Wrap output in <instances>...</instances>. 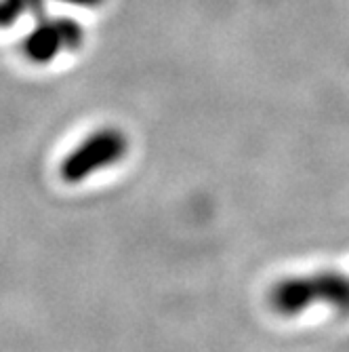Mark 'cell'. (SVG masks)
Wrapping results in <instances>:
<instances>
[{"mask_svg":"<svg viewBox=\"0 0 349 352\" xmlns=\"http://www.w3.org/2000/svg\"><path fill=\"white\" fill-rule=\"evenodd\" d=\"M129 152V138L116 126H106L82 140L59 165V175L66 184H80L101 169H108Z\"/></svg>","mask_w":349,"mask_h":352,"instance_id":"2","label":"cell"},{"mask_svg":"<svg viewBox=\"0 0 349 352\" xmlns=\"http://www.w3.org/2000/svg\"><path fill=\"white\" fill-rule=\"evenodd\" d=\"M84 34L82 28L72 21V19H53L43 25H38L32 34L27 36L23 49L25 55L36 61V63H47L61 55L63 51H72L80 47Z\"/></svg>","mask_w":349,"mask_h":352,"instance_id":"3","label":"cell"},{"mask_svg":"<svg viewBox=\"0 0 349 352\" xmlns=\"http://www.w3.org/2000/svg\"><path fill=\"white\" fill-rule=\"evenodd\" d=\"M66 5H76V7H99L104 0H63Z\"/></svg>","mask_w":349,"mask_h":352,"instance_id":"5","label":"cell"},{"mask_svg":"<svg viewBox=\"0 0 349 352\" xmlns=\"http://www.w3.org/2000/svg\"><path fill=\"white\" fill-rule=\"evenodd\" d=\"M25 0H0V28L11 25L23 11Z\"/></svg>","mask_w":349,"mask_h":352,"instance_id":"4","label":"cell"},{"mask_svg":"<svg viewBox=\"0 0 349 352\" xmlns=\"http://www.w3.org/2000/svg\"><path fill=\"white\" fill-rule=\"evenodd\" d=\"M318 304L330 308L337 316H349V274L318 270L287 276L267 292V306L280 316H297Z\"/></svg>","mask_w":349,"mask_h":352,"instance_id":"1","label":"cell"}]
</instances>
